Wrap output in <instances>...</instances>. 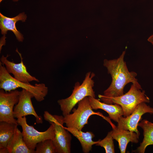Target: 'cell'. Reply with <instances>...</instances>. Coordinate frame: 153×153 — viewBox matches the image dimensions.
I'll return each instance as SVG.
<instances>
[{"instance_id":"ba28073f","label":"cell","mask_w":153,"mask_h":153,"mask_svg":"<svg viewBox=\"0 0 153 153\" xmlns=\"http://www.w3.org/2000/svg\"><path fill=\"white\" fill-rule=\"evenodd\" d=\"M20 92L16 90L6 92L0 90V122L18 124L14 116V107L18 102Z\"/></svg>"},{"instance_id":"d6986e66","label":"cell","mask_w":153,"mask_h":153,"mask_svg":"<svg viewBox=\"0 0 153 153\" xmlns=\"http://www.w3.org/2000/svg\"><path fill=\"white\" fill-rule=\"evenodd\" d=\"M35 153H55V146L52 140L47 139L38 143L35 150Z\"/></svg>"},{"instance_id":"8992f818","label":"cell","mask_w":153,"mask_h":153,"mask_svg":"<svg viewBox=\"0 0 153 153\" xmlns=\"http://www.w3.org/2000/svg\"><path fill=\"white\" fill-rule=\"evenodd\" d=\"M78 107L73 109V113L64 116V123L67 127L81 130L84 126L88 124V120L92 115H97L105 119L106 117L99 112L93 110L89 102L88 97H86L78 103Z\"/></svg>"},{"instance_id":"5b68a950","label":"cell","mask_w":153,"mask_h":153,"mask_svg":"<svg viewBox=\"0 0 153 153\" xmlns=\"http://www.w3.org/2000/svg\"><path fill=\"white\" fill-rule=\"evenodd\" d=\"M44 118L54 126L55 138L52 140L57 153H70L72 137L69 132L63 126L64 116L52 115L47 111L44 114Z\"/></svg>"},{"instance_id":"4fadbf2b","label":"cell","mask_w":153,"mask_h":153,"mask_svg":"<svg viewBox=\"0 0 153 153\" xmlns=\"http://www.w3.org/2000/svg\"><path fill=\"white\" fill-rule=\"evenodd\" d=\"M109 123L112 128L113 137L118 143L120 153L126 152V147L129 142L135 143H138L139 136L136 133L119 128L111 121Z\"/></svg>"},{"instance_id":"ac0fdd59","label":"cell","mask_w":153,"mask_h":153,"mask_svg":"<svg viewBox=\"0 0 153 153\" xmlns=\"http://www.w3.org/2000/svg\"><path fill=\"white\" fill-rule=\"evenodd\" d=\"M138 126L143 129L144 138L139 146L133 152L144 153L148 146L153 145V123L146 120H143L138 124Z\"/></svg>"},{"instance_id":"6da1fadb","label":"cell","mask_w":153,"mask_h":153,"mask_svg":"<svg viewBox=\"0 0 153 153\" xmlns=\"http://www.w3.org/2000/svg\"><path fill=\"white\" fill-rule=\"evenodd\" d=\"M125 51L117 59L111 60L105 59L103 65L107 69L108 73L111 76L112 81L109 87L98 97L103 102L109 98L118 97L124 94V89L128 84L132 82L140 85L135 78L137 74L129 72L124 60Z\"/></svg>"},{"instance_id":"2e32d148","label":"cell","mask_w":153,"mask_h":153,"mask_svg":"<svg viewBox=\"0 0 153 153\" xmlns=\"http://www.w3.org/2000/svg\"><path fill=\"white\" fill-rule=\"evenodd\" d=\"M65 128L78 139L81 144L83 152L84 153H89L92 150V146L97 143L100 140L93 141L92 139L95 137V135L92 132H84L74 128L65 127Z\"/></svg>"},{"instance_id":"7a4b0ae2","label":"cell","mask_w":153,"mask_h":153,"mask_svg":"<svg viewBox=\"0 0 153 153\" xmlns=\"http://www.w3.org/2000/svg\"><path fill=\"white\" fill-rule=\"evenodd\" d=\"M95 76V74L92 72L87 73L81 84L78 82L75 83L70 96L58 101L63 116L70 113L75 105L86 97L95 98V92L93 89L94 82L93 79Z\"/></svg>"},{"instance_id":"30bf717a","label":"cell","mask_w":153,"mask_h":153,"mask_svg":"<svg viewBox=\"0 0 153 153\" xmlns=\"http://www.w3.org/2000/svg\"><path fill=\"white\" fill-rule=\"evenodd\" d=\"M34 97L31 92L24 89L20 91L19 100L14 109V116L15 118L26 116L32 115L36 118L38 124L43 122L42 118L38 116L31 102V98Z\"/></svg>"},{"instance_id":"277c9868","label":"cell","mask_w":153,"mask_h":153,"mask_svg":"<svg viewBox=\"0 0 153 153\" xmlns=\"http://www.w3.org/2000/svg\"><path fill=\"white\" fill-rule=\"evenodd\" d=\"M140 85L132 84L128 91L118 97L107 98L103 102L108 104H117L122 107L124 117L130 115L139 104L150 102V99L145 94Z\"/></svg>"},{"instance_id":"8fae6325","label":"cell","mask_w":153,"mask_h":153,"mask_svg":"<svg viewBox=\"0 0 153 153\" xmlns=\"http://www.w3.org/2000/svg\"><path fill=\"white\" fill-rule=\"evenodd\" d=\"M16 51L18 53L21 58V62L18 63H16L13 61L8 60L7 55L5 57L2 56L0 59V61L5 65L6 70L9 74L11 73L14 77L16 80L26 83H29L32 81L39 82V80L35 77L33 76L28 72L26 67L24 64L23 58L21 54L17 49Z\"/></svg>"},{"instance_id":"5bb4252c","label":"cell","mask_w":153,"mask_h":153,"mask_svg":"<svg viewBox=\"0 0 153 153\" xmlns=\"http://www.w3.org/2000/svg\"><path fill=\"white\" fill-rule=\"evenodd\" d=\"M90 104L93 109H98L103 110L109 114L110 119L118 122L120 118L124 115L121 107L117 104H108L101 102L95 98L89 96Z\"/></svg>"},{"instance_id":"9c48e42d","label":"cell","mask_w":153,"mask_h":153,"mask_svg":"<svg viewBox=\"0 0 153 153\" xmlns=\"http://www.w3.org/2000/svg\"><path fill=\"white\" fill-rule=\"evenodd\" d=\"M142 102L137 105L133 112L126 117L121 116L117 122V127L120 129L134 132L139 136L137 129L138 124L143 115L148 113L153 114V108Z\"/></svg>"},{"instance_id":"44dd1931","label":"cell","mask_w":153,"mask_h":153,"mask_svg":"<svg viewBox=\"0 0 153 153\" xmlns=\"http://www.w3.org/2000/svg\"><path fill=\"white\" fill-rule=\"evenodd\" d=\"M148 41L153 45V34L150 36L147 39Z\"/></svg>"},{"instance_id":"7402d4cb","label":"cell","mask_w":153,"mask_h":153,"mask_svg":"<svg viewBox=\"0 0 153 153\" xmlns=\"http://www.w3.org/2000/svg\"><path fill=\"white\" fill-rule=\"evenodd\" d=\"M3 0H0V2H1ZM19 0H13V1H17Z\"/></svg>"},{"instance_id":"52a82bcc","label":"cell","mask_w":153,"mask_h":153,"mask_svg":"<svg viewBox=\"0 0 153 153\" xmlns=\"http://www.w3.org/2000/svg\"><path fill=\"white\" fill-rule=\"evenodd\" d=\"M17 120L18 125L22 128L24 140L31 150H35L37 144L41 141L49 139L53 140L54 139V128L52 124L46 131L40 132L27 124L26 116L18 118Z\"/></svg>"},{"instance_id":"7c38bea8","label":"cell","mask_w":153,"mask_h":153,"mask_svg":"<svg viewBox=\"0 0 153 153\" xmlns=\"http://www.w3.org/2000/svg\"><path fill=\"white\" fill-rule=\"evenodd\" d=\"M26 15L23 12L13 18L7 17L0 13V28L1 33L3 35L1 39L0 50L3 46L5 45L6 42L5 35L8 31H11L15 34L17 39L20 42H22L24 39L23 35L18 31L16 26V22L20 20L25 22L26 19Z\"/></svg>"},{"instance_id":"9a60e30c","label":"cell","mask_w":153,"mask_h":153,"mask_svg":"<svg viewBox=\"0 0 153 153\" xmlns=\"http://www.w3.org/2000/svg\"><path fill=\"white\" fill-rule=\"evenodd\" d=\"M7 153H35L26 145L22 132L17 128L15 132L9 141L7 147Z\"/></svg>"},{"instance_id":"e0dca14e","label":"cell","mask_w":153,"mask_h":153,"mask_svg":"<svg viewBox=\"0 0 153 153\" xmlns=\"http://www.w3.org/2000/svg\"><path fill=\"white\" fill-rule=\"evenodd\" d=\"M18 124L0 122V153H7L8 143L14 134Z\"/></svg>"},{"instance_id":"3957f363","label":"cell","mask_w":153,"mask_h":153,"mask_svg":"<svg viewBox=\"0 0 153 153\" xmlns=\"http://www.w3.org/2000/svg\"><path fill=\"white\" fill-rule=\"evenodd\" d=\"M21 88L31 93L35 99L41 102L47 95L48 87L43 83L36 84L34 85L16 79L7 71L5 65L0 61V88L9 92Z\"/></svg>"},{"instance_id":"ffe728a7","label":"cell","mask_w":153,"mask_h":153,"mask_svg":"<svg viewBox=\"0 0 153 153\" xmlns=\"http://www.w3.org/2000/svg\"><path fill=\"white\" fill-rule=\"evenodd\" d=\"M113 139L112 130L108 132L107 136L103 140H100L95 145L103 147L106 153H114L115 150Z\"/></svg>"}]
</instances>
